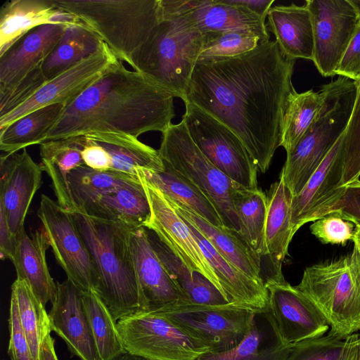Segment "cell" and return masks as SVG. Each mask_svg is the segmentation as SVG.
<instances>
[{"label":"cell","instance_id":"obj_52","mask_svg":"<svg viewBox=\"0 0 360 360\" xmlns=\"http://www.w3.org/2000/svg\"><path fill=\"white\" fill-rule=\"evenodd\" d=\"M39 360H58L54 348V340L51 333L47 335L41 345Z\"/></svg>","mask_w":360,"mask_h":360},{"label":"cell","instance_id":"obj_34","mask_svg":"<svg viewBox=\"0 0 360 360\" xmlns=\"http://www.w3.org/2000/svg\"><path fill=\"white\" fill-rule=\"evenodd\" d=\"M104 44L101 39L84 23L67 25L41 69L47 81L98 51Z\"/></svg>","mask_w":360,"mask_h":360},{"label":"cell","instance_id":"obj_29","mask_svg":"<svg viewBox=\"0 0 360 360\" xmlns=\"http://www.w3.org/2000/svg\"><path fill=\"white\" fill-rule=\"evenodd\" d=\"M292 345L281 338L269 310L256 312L250 331L236 347L207 352L195 360H286Z\"/></svg>","mask_w":360,"mask_h":360},{"label":"cell","instance_id":"obj_27","mask_svg":"<svg viewBox=\"0 0 360 360\" xmlns=\"http://www.w3.org/2000/svg\"><path fill=\"white\" fill-rule=\"evenodd\" d=\"M168 200L181 218L193 225L226 260L249 277L264 284L260 259L238 232L211 224L193 212Z\"/></svg>","mask_w":360,"mask_h":360},{"label":"cell","instance_id":"obj_31","mask_svg":"<svg viewBox=\"0 0 360 360\" xmlns=\"http://www.w3.org/2000/svg\"><path fill=\"white\" fill-rule=\"evenodd\" d=\"M84 136L108 152L110 158V171L138 176L139 169H165L158 150L142 143L138 137L115 131L94 132Z\"/></svg>","mask_w":360,"mask_h":360},{"label":"cell","instance_id":"obj_47","mask_svg":"<svg viewBox=\"0 0 360 360\" xmlns=\"http://www.w3.org/2000/svg\"><path fill=\"white\" fill-rule=\"evenodd\" d=\"M335 74L353 81L360 79V23L342 56Z\"/></svg>","mask_w":360,"mask_h":360},{"label":"cell","instance_id":"obj_45","mask_svg":"<svg viewBox=\"0 0 360 360\" xmlns=\"http://www.w3.org/2000/svg\"><path fill=\"white\" fill-rule=\"evenodd\" d=\"M8 326L10 339L8 354L11 360H34L20 322L17 303L12 296L10 302Z\"/></svg>","mask_w":360,"mask_h":360},{"label":"cell","instance_id":"obj_6","mask_svg":"<svg viewBox=\"0 0 360 360\" xmlns=\"http://www.w3.org/2000/svg\"><path fill=\"white\" fill-rule=\"evenodd\" d=\"M202 47L201 32L186 28L162 12L149 37L133 56L131 67L184 100Z\"/></svg>","mask_w":360,"mask_h":360},{"label":"cell","instance_id":"obj_1","mask_svg":"<svg viewBox=\"0 0 360 360\" xmlns=\"http://www.w3.org/2000/svg\"><path fill=\"white\" fill-rule=\"evenodd\" d=\"M295 61L270 40L237 56L199 57L183 101L233 131L265 173L280 146Z\"/></svg>","mask_w":360,"mask_h":360},{"label":"cell","instance_id":"obj_17","mask_svg":"<svg viewBox=\"0 0 360 360\" xmlns=\"http://www.w3.org/2000/svg\"><path fill=\"white\" fill-rule=\"evenodd\" d=\"M117 60L104 43L95 53L47 81L30 100L0 118V129L40 108L58 103L66 106L98 80Z\"/></svg>","mask_w":360,"mask_h":360},{"label":"cell","instance_id":"obj_32","mask_svg":"<svg viewBox=\"0 0 360 360\" xmlns=\"http://www.w3.org/2000/svg\"><path fill=\"white\" fill-rule=\"evenodd\" d=\"M268 208L265 223V244L274 273L283 276L281 266L295 235L291 221L292 195L280 174L268 192Z\"/></svg>","mask_w":360,"mask_h":360},{"label":"cell","instance_id":"obj_50","mask_svg":"<svg viewBox=\"0 0 360 360\" xmlns=\"http://www.w3.org/2000/svg\"><path fill=\"white\" fill-rule=\"evenodd\" d=\"M221 1L244 6L265 20L274 0H221Z\"/></svg>","mask_w":360,"mask_h":360},{"label":"cell","instance_id":"obj_30","mask_svg":"<svg viewBox=\"0 0 360 360\" xmlns=\"http://www.w3.org/2000/svg\"><path fill=\"white\" fill-rule=\"evenodd\" d=\"M84 136L46 141L40 144L39 165L52 182L57 202L69 212H76L68 177L75 169L84 165L82 150Z\"/></svg>","mask_w":360,"mask_h":360},{"label":"cell","instance_id":"obj_43","mask_svg":"<svg viewBox=\"0 0 360 360\" xmlns=\"http://www.w3.org/2000/svg\"><path fill=\"white\" fill-rule=\"evenodd\" d=\"M345 339L328 333L292 345L286 360H341Z\"/></svg>","mask_w":360,"mask_h":360},{"label":"cell","instance_id":"obj_38","mask_svg":"<svg viewBox=\"0 0 360 360\" xmlns=\"http://www.w3.org/2000/svg\"><path fill=\"white\" fill-rule=\"evenodd\" d=\"M11 296L17 303L20 322L34 360H39L41 345L51 333L49 314L24 280L16 279L11 286Z\"/></svg>","mask_w":360,"mask_h":360},{"label":"cell","instance_id":"obj_56","mask_svg":"<svg viewBox=\"0 0 360 360\" xmlns=\"http://www.w3.org/2000/svg\"><path fill=\"white\" fill-rule=\"evenodd\" d=\"M356 360H360V334L359 333L356 341Z\"/></svg>","mask_w":360,"mask_h":360},{"label":"cell","instance_id":"obj_5","mask_svg":"<svg viewBox=\"0 0 360 360\" xmlns=\"http://www.w3.org/2000/svg\"><path fill=\"white\" fill-rule=\"evenodd\" d=\"M321 110L294 150L287 154L280 173L292 196L297 195L344 134L356 94L355 81L340 77L321 89Z\"/></svg>","mask_w":360,"mask_h":360},{"label":"cell","instance_id":"obj_46","mask_svg":"<svg viewBox=\"0 0 360 360\" xmlns=\"http://www.w3.org/2000/svg\"><path fill=\"white\" fill-rule=\"evenodd\" d=\"M339 213L345 219L360 227V180L345 186L340 198L333 205L329 213Z\"/></svg>","mask_w":360,"mask_h":360},{"label":"cell","instance_id":"obj_48","mask_svg":"<svg viewBox=\"0 0 360 360\" xmlns=\"http://www.w3.org/2000/svg\"><path fill=\"white\" fill-rule=\"evenodd\" d=\"M84 165L96 171H110V158L108 152L98 143L84 136L82 150Z\"/></svg>","mask_w":360,"mask_h":360},{"label":"cell","instance_id":"obj_54","mask_svg":"<svg viewBox=\"0 0 360 360\" xmlns=\"http://www.w3.org/2000/svg\"><path fill=\"white\" fill-rule=\"evenodd\" d=\"M352 242L354 244V245L356 247V248L360 252V227H356L354 238Z\"/></svg>","mask_w":360,"mask_h":360},{"label":"cell","instance_id":"obj_28","mask_svg":"<svg viewBox=\"0 0 360 360\" xmlns=\"http://www.w3.org/2000/svg\"><path fill=\"white\" fill-rule=\"evenodd\" d=\"M267 18L275 41L286 57L313 60V25L306 5L276 6L269 9Z\"/></svg>","mask_w":360,"mask_h":360},{"label":"cell","instance_id":"obj_8","mask_svg":"<svg viewBox=\"0 0 360 360\" xmlns=\"http://www.w3.org/2000/svg\"><path fill=\"white\" fill-rule=\"evenodd\" d=\"M162 134L158 150L162 160L189 179L207 197L224 226L240 235V221L232 198L234 191L241 186L226 176L205 156L193 141L183 120L179 124H171Z\"/></svg>","mask_w":360,"mask_h":360},{"label":"cell","instance_id":"obj_51","mask_svg":"<svg viewBox=\"0 0 360 360\" xmlns=\"http://www.w3.org/2000/svg\"><path fill=\"white\" fill-rule=\"evenodd\" d=\"M359 333L346 338L341 360H356V341Z\"/></svg>","mask_w":360,"mask_h":360},{"label":"cell","instance_id":"obj_20","mask_svg":"<svg viewBox=\"0 0 360 360\" xmlns=\"http://www.w3.org/2000/svg\"><path fill=\"white\" fill-rule=\"evenodd\" d=\"M0 208L12 233L18 237L30 203L41 185L42 169L26 148L20 153L1 156Z\"/></svg>","mask_w":360,"mask_h":360},{"label":"cell","instance_id":"obj_36","mask_svg":"<svg viewBox=\"0 0 360 360\" xmlns=\"http://www.w3.org/2000/svg\"><path fill=\"white\" fill-rule=\"evenodd\" d=\"M232 200L240 221L241 236L258 258L266 257L264 231L267 195L258 188L240 186L234 191Z\"/></svg>","mask_w":360,"mask_h":360},{"label":"cell","instance_id":"obj_15","mask_svg":"<svg viewBox=\"0 0 360 360\" xmlns=\"http://www.w3.org/2000/svg\"><path fill=\"white\" fill-rule=\"evenodd\" d=\"M139 176L151 210L150 221L145 228L153 231L185 266L205 276L224 295L213 269L204 256L187 223L160 191L141 176Z\"/></svg>","mask_w":360,"mask_h":360},{"label":"cell","instance_id":"obj_55","mask_svg":"<svg viewBox=\"0 0 360 360\" xmlns=\"http://www.w3.org/2000/svg\"><path fill=\"white\" fill-rule=\"evenodd\" d=\"M350 4L355 8L360 22V0H349Z\"/></svg>","mask_w":360,"mask_h":360},{"label":"cell","instance_id":"obj_9","mask_svg":"<svg viewBox=\"0 0 360 360\" xmlns=\"http://www.w3.org/2000/svg\"><path fill=\"white\" fill-rule=\"evenodd\" d=\"M184 104L182 120L200 150L233 181L247 188H257L258 167L238 136L196 105Z\"/></svg>","mask_w":360,"mask_h":360},{"label":"cell","instance_id":"obj_53","mask_svg":"<svg viewBox=\"0 0 360 360\" xmlns=\"http://www.w3.org/2000/svg\"><path fill=\"white\" fill-rule=\"evenodd\" d=\"M114 360H147V359L140 357V356H136V355L131 354L128 352H126V353L120 355V356H118L117 358H116Z\"/></svg>","mask_w":360,"mask_h":360},{"label":"cell","instance_id":"obj_40","mask_svg":"<svg viewBox=\"0 0 360 360\" xmlns=\"http://www.w3.org/2000/svg\"><path fill=\"white\" fill-rule=\"evenodd\" d=\"M203 47L200 57L233 56L254 49L260 37L248 30L202 33Z\"/></svg>","mask_w":360,"mask_h":360},{"label":"cell","instance_id":"obj_10","mask_svg":"<svg viewBox=\"0 0 360 360\" xmlns=\"http://www.w3.org/2000/svg\"><path fill=\"white\" fill-rule=\"evenodd\" d=\"M125 351L147 360H195L209 348L159 313H136L117 321Z\"/></svg>","mask_w":360,"mask_h":360},{"label":"cell","instance_id":"obj_44","mask_svg":"<svg viewBox=\"0 0 360 360\" xmlns=\"http://www.w3.org/2000/svg\"><path fill=\"white\" fill-rule=\"evenodd\" d=\"M356 225L337 212H331L314 221L310 231L323 244L345 246L353 240Z\"/></svg>","mask_w":360,"mask_h":360},{"label":"cell","instance_id":"obj_35","mask_svg":"<svg viewBox=\"0 0 360 360\" xmlns=\"http://www.w3.org/2000/svg\"><path fill=\"white\" fill-rule=\"evenodd\" d=\"M65 105H46L35 110L0 129V149L6 154L41 144L49 131L60 117Z\"/></svg>","mask_w":360,"mask_h":360},{"label":"cell","instance_id":"obj_3","mask_svg":"<svg viewBox=\"0 0 360 360\" xmlns=\"http://www.w3.org/2000/svg\"><path fill=\"white\" fill-rule=\"evenodd\" d=\"M72 214L96 268V292L116 322L137 313L139 290L129 245L134 229L79 212Z\"/></svg>","mask_w":360,"mask_h":360},{"label":"cell","instance_id":"obj_24","mask_svg":"<svg viewBox=\"0 0 360 360\" xmlns=\"http://www.w3.org/2000/svg\"><path fill=\"white\" fill-rule=\"evenodd\" d=\"M66 26L64 24L40 25L0 55V88L17 82L41 65L60 41Z\"/></svg>","mask_w":360,"mask_h":360},{"label":"cell","instance_id":"obj_16","mask_svg":"<svg viewBox=\"0 0 360 360\" xmlns=\"http://www.w3.org/2000/svg\"><path fill=\"white\" fill-rule=\"evenodd\" d=\"M129 245L139 290L137 313H155L190 304L188 297L172 279L151 246L145 227L131 231Z\"/></svg>","mask_w":360,"mask_h":360},{"label":"cell","instance_id":"obj_7","mask_svg":"<svg viewBox=\"0 0 360 360\" xmlns=\"http://www.w3.org/2000/svg\"><path fill=\"white\" fill-rule=\"evenodd\" d=\"M296 287L327 319L328 333L346 339L360 330V252L307 267Z\"/></svg>","mask_w":360,"mask_h":360},{"label":"cell","instance_id":"obj_49","mask_svg":"<svg viewBox=\"0 0 360 360\" xmlns=\"http://www.w3.org/2000/svg\"><path fill=\"white\" fill-rule=\"evenodd\" d=\"M18 238L8 224L4 210L0 208V257L12 260L15 253Z\"/></svg>","mask_w":360,"mask_h":360},{"label":"cell","instance_id":"obj_37","mask_svg":"<svg viewBox=\"0 0 360 360\" xmlns=\"http://www.w3.org/2000/svg\"><path fill=\"white\" fill-rule=\"evenodd\" d=\"M323 92L312 89L302 93L294 90L288 96L283 114L280 146L292 152L321 109Z\"/></svg>","mask_w":360,"mask_h":360},{"label":"cell","instance_id":"obj_4","mask_svg":"<svg viewBox=\"0 0 360 360\" xmlns=\"http://www.w3.org/2000/svg\"><path fill=\"white\" fill-rule=\"evenodd\" d=\"M130 66L162 18L160 0H56Z\"/></svg>","mask_w":360,"mask_h":360},{"label":"cell","instance_id":"obj_23","mask_svg":"<svg viewBox=\"0 0 360 360\" xmlns=\"http://www.w3.org/2000/svg\"><path fill=\"white\" fill-rule=\"evenodd\" d=\"M56 0H10L0 9V55L32 30L46 24L82 23Z\"/></svg>","mask_w":360,"mask_h":360},{"label":"cell","instance_id":"obj_39","mask_svg":"<svg viewBox=\"0 0 360 360\" xmlns=\"http://www.w3.org/2000/svg\"><path fill=\"white\" fill-rule=\"evenodd\" d=\"M82 300L101 360H114L126 353L117 322L95 291L83 292Z\"/></svg>","mask_w":360,"mask_h":360},{"label":"cell","instance_id":"obj_11","mask_svg":"<svg viewBox=\"0 0 360 360\" xmlns=\"http://www.w3.org/2000/svg\"><path fill=\"white\" fill-rule=\"evenodd\" d=\"M157 313L202 342L209 352L219 353L242 342L252 328L256 312L229 303L179 305Z\"/></svg>","mask_w":360,"mask_h":360},{"label":"cell","instance_id":"obj_14","mask_svg":"<svg viewBox=\"0 0 360 360\" xmlns=\"http://www.w3.org/2000/svg\"><path fill=\"white\" fill-rule=\"evenodd\" d=\"M162 14L201 33L248 30L269 41L265 20L247 8L221 0H160Z\"/></svg>","mask_w":360,"mask_h":360},{"label":"cell","instance_id":"obj_25","mask_svg":"<svg viewBox=\"0 0 360 360\" xmlns=\"http://www.w3.org/2000/svg\"><path fill=\"white\" fill-rule=\"evenodd\" d=\"M185 221L213 269L228 302L255 312L268 310L269 295L265 285L229 263L193 225Z\"/></svg>","mask_w":360,"mask_h":360},{"label":"cell","instance_id":"obj_2","mask_svg":"<svg viewBox=\"0 0 360 360\" xmlns=\"http://www.w3.org/2000/svg\"><path fill=\"white\" fill-rule=\"evenodd\" d=\"M174 98L118 59L65 107L45 142L101 131L163 133L175 115Z\"/></svg>","mask_w":360,"mask_h":360},{"label":"cell","instance_id":"obj_26","mask_svg":"<svg viewBox=\"0 0 360 360\" xmlns=\"http://www.w3.org/2000/svg\"><path fill=\"white\" fill-rule=\"evenodd\" d=\"M13 262L19 280L25 281L38 300L46 307L53 303L58 292V285L51 277L46 259L50 247L48 236L43 227L38 229L31 237L25 229L18 236Z\"/></svg>","mask_w":360,"mask_h":360},{"label":"cell","instance_id":"obj_18","mask_svg":"<svg viewBox=\"0 0 360 360\" xmlns=\"http://www.w3.org/2000/svg\"><path fill=\"white\" fill-rule=\"evenodd\" d=\"M268 310L282 340L288 345L323 335L330 325L317 306L286 281H268Z\"/></svg>","mask_w":360,"mask_h":360},{"label":"cell","instance_id":"obj_42","mask_svg":"<svg viewBox=\"0 0 360 360\" xmlns=\"http://www.w3.org/2000/svg\"><path fill=\"white\" fill-rule=\"evenodd\" d=\"M41 65L33 69L17 82L0 88V118L30 100L47 82Z\"/></svg>","mask_w":360,"mask_h":360},{"label":"cell","instance_id":"obj_12","mask_svg":"<svg viewBox=\"0 0 360 360\" xmlns=\"http://www.w3.org/2000/svg\"><path fill=\"white\" fill-rule=\"evenodd\" d=\"M37 215L57 263L83 292L96 291L98 276L91 255L72 213L43 194Z\"/></svg>","mask_w":360,"mask_h":360},{"label":"cell","instance_id":"obj_22","mask_svg":"<svg viewBox=\"0 0 360 360\" xmlns=\"http://www.w3.org/2000/svg\"><path fill=\"white\" fill-rule=\"evenodd\" d=\"M77 212L131 229L146 227L151 217L149 201L139 176L104 188Z\"/></svg>","mask_w":360,"mask_h":360},{"label":"cell","instance_id":"obj_41","mask_svg":"<svg viewBox=\"0 0 360 360\" xmlns=\"http://www.w3.org/2000/svg\"><path fill=\"white\" fill-rule=\"evenodd\" d=\"M356 94L342 143V186L360 177V79L355 81Z\"/></svg>","mask_w":360,"mask_h":360},{"label":"cell","instance_id":"obj_19","mask_svg":"<svg viewBox=\"0 0 360 360\" xmlns=\"http://www.w3.org/2000/svg\"><path fill=\"white\" fill-rule=\"evenodd\" d=\"M345 132L302 190L291 198V221L294 234L304 224L328 214L343 194L345 186H342L341 182Z\"/></svg>","mask_w":360,"mask_h":360},{"label":"cell","instance_id":"obj_33","mask_svg":"<svg viewBox=\"0 0 360 360\" xmlns=\"http://www.w3.org/2000/svg\"><path fill=\"white\" fill-rule=\"evenodd\" d=\"M163 163L165 169L162 171L139 169L137 174L172 202L193 212L211 224L224 226L221 217L207 197L171 165L164 161Z\"/></svg>","mask_w":360,"mask_h":360},{"label":"cell","instance_id":"obj_21","mask_svg":"<svg viewBox=\"0 0 360 360\" xmlns=\"http://www.w3.org/2000/svg\"><path fill=\"white\" fill-rule=\"evenodd\" d=\"M57 285V296L48 313L51 331L80 360H101L84 309L83 291L68 278Z\"/></svg>","mask_w":360,"mask_h":360},{"label":"cell","instance_id":"obj_13","mask_svg":"<svg viewBox=\"0 0 360 360\" xmlns=\"http://www.w3.org/2000/svg\"><path fill=\"white\" fill-rule=\"evenodd\" d=\"M314 32L313 62L323 77L335 71L358 25L357 13L349 0H307Z\"/></svg>","mask_w":360,"mask_h":360}]
</instances>
